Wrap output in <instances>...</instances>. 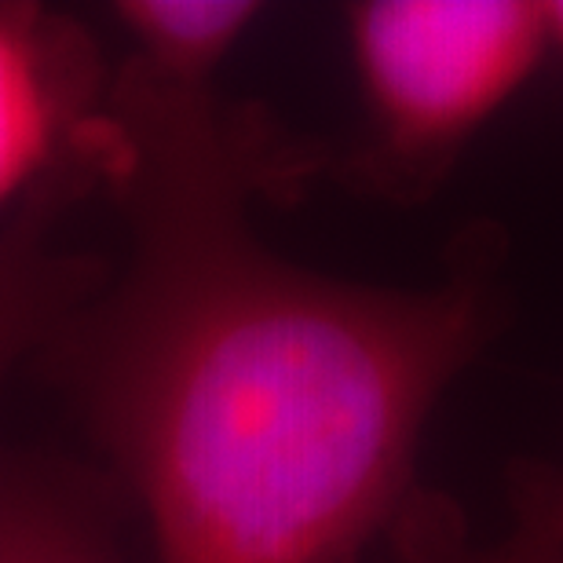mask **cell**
Segmentation results:
<instances>
[{"label": "cell", "mask_w": 563, "mask_h": 563, "mask_svg": "<svg viewBox=\"0 0 563 563\" xmlns=\"http://www.w3.org/2000/svg\"><path fill=\"white\" fill-rule=\"evenodd\" d=\"M110 114L132 250L52 347L154 563H358L410 512L487 286H374L267 250L250 201L278 162L217 92L114 74Z\"/></svg>", "instance_id": "cell-1"}, {"label": "cell", "mask_w": 563, "mask_h": 563, "mask_svg": "<svg viewBox=\"0 0 563 563\" xmlns=\"http://www.w3.org/2000/svg\"><path fill=\"white\" fill-rule=\"evenodd\" d=\"M344 44L377 162L407 184L443 173L553 48L531 0H363Z\"/></svg>", "instance_id": "cell-2"}, {"label": "cell", "mask_w": 563, "mask_h": 563, "mask_svg": "<svg viewBox=\"0 0 563 563\" xmlns=\"http://www.w3.org/2000/svg\"><path fill=\"white\" fill-rule=\"evenodd\" d=\"M114 118L99 52L74 19L0 0V217L114 179Z\"/></svg>", "instance_id": "cell-3"}, {"label": "cell", "mask_w": 563, "mask_h": 563, "mask_svg": "<svg viewBox=\"0 0 563 563\" xmlns=\"http://www.w3.org/2000/svg\"><path fill=\"white\" fill-rule=\"evenodd\" d=\"M264 4L253 0H118L110 4L125 63L118 74L165 92H212Z\"/></svg>", "instance_id": "cell-4"}, {"label": "cell", "mask_w": 563, "mask_h": 563, "mask_svg": "<svg viewBox=\"0 0 563 563\" xmlns=\"http://www.w3.org/2000/svg\"><path fill=\"white\" fill-rule=\"evenodd\" d=\"M59 201L33 206L0 228V385L22 358L52 344L92 297L96 264L55 239Z\"/></svg>", "instance_id": "cell-5"}, {"label": "cell", "mask_w": 563, "mask_h": 563, "mask_svg": "<svg viewBox=\"0 0 563 563\" xmlns=\"http://www.w3.org/2000/svg\"><path fill=\"white\" fill-rule=\"evenodd\" d=\"M0 563H129L85 483L33 457H0Z\"/></svg>", "instance_id": "cell-6"}, {"label": "cell", "mask_w": 563, "mask_h": 563, "mask_svg": "<svg viewBox=\"0 0 563 563\" xmlns=\"http://www.w3.org/2000/svg\"><path fill=\"white\" fill-rule=\"evenodd\" d=\"M402 527L407 563H563V468L531 472L494 538H468L443 509H410Z\"/></svg>", "instance_id": "cell-7"}, {"label": "cell", "mask_w": 563, "mask_h": 563, "mask_svg": "<svg viewBox=\"0 0 563 563\" xmlns=\"http://www.w3.org/2000/svg\"><path fill=\"white\" fill-rule=\"evenodd\" d=\"M545 15H549V41H553L556 52H563V0L545 4Z\"/></svg>", "instance_id": "cell-8"}]
</instances>
